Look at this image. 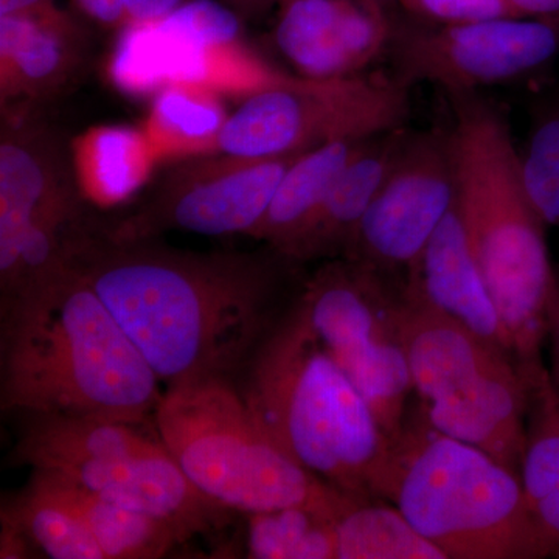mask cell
Segmentation results:
<instances>
[{"instance_id":"obj_1","label":"cell","mask_w":559,"mask_h":559,"mask_svg":"<svg viewBox=\"0 0 559 559\" xmlns=\"http://www.w3.org/2000/svg\"><path fill=\"white\" fill-rule=\"evenodd\" d=\"M72 264L102 297L162 384L235 381L290 307L294 261L194 252L87 230Z\"/></svg>"},{"instance_id":"obj_2","label":"cell","mask_w":559,"mask_h":559,"mask_svg":"<svg viewBox=\"0 0 559 559\" xmlns=\"http://www.w3.org/2000/svg\"><path fill=\"white\" fill-rule=\"evenodd\" d=\"M0 308L3 412L135 426L154 417L159 378L73 264Z\"/></svg>"},{"instance_id":"obj_3","label":"cell","mask_w":559,"mask_h":559,"mask_svg":"<svg viewBox=\"0 0 559 559\" xmlns=\"http://www.w3.org/2000/svg\"><path fill=\"white\" fill-rule=\"evenodd\" d=\"M457 205L474 255L524 369L540 366L558 275L547 224L530 200L520 150L498 110L476 92L450 94Z\"/></svg>"},{"instance_id":"obj_4","label":"cell","mask_w":559,"mask_h":559,"mask_svg":"<svg viewBox=\"0 0 559 559\" xmlns=\"http://www.w3.org/2000/svg\"><path fill=\"white\" fill-rule=\"evenodd\" d=\"M234 382L305 468L353 498L381 500L392 441L320 344L297 296Z\"/></svg>"},{"instance_id":"obj_5","label":"cell","mask_w":559,"mask_h":559,"mask_svg":"<svg viewBox=\"0 0 559 559\" xmlns=\"http://www.w3.org/2000/svg\"><path fill=\"white\" fill-rule=\"evenodd\" d=\"M381 500L393 503L447 559L555 558L520 473L440 432L418 406L392 443Z\"/></svg>"},{"instance_id":"obj_6","label":"cell","mask_w":559,"mask_h":559,"mask_svg":"<svg viewBox=\"0 0 559 559\" xmlns=\"http://www.w3.org/2000/svg\"><path fill=\"white\" fill-rule=\"evenodd\" d=\"M154 423L187 479L224 509L250 514L311 507L342 518L360 502L294 459L234 381L213 378L168 388Z\"/></svg>"},{"instance_id":"obj_7","label":"cell","mask_w":559,"mask_h":559,"mask_svg":"<svg viewBox=\"0 0 559 559\" xmlns=\"http://www.w3.org/2000/svg\"><path fill=\"white\" fill-rule=\"evenodd\" d=\"M401 331L412 389L430 425L520 473L530 403L520 362L455 320L404 296Z\"/></svg>"},{"instance_id":"obj_8","label":"cell","mask_w":559,"mask_h":559,"mask_svg":"<svg viewBox=\"0 0 559 559\" xmlns=\"http://www.w3.org/2000/svg\"><path fill=\"white\" fill-rule=\"evenodd\" d=\"M11 457L58 474L92 495L168 522L183 540L219 528L230 510L187 479L159 440L135 425L28 415Z\"/></svg>"},{"instance_id":"obj_9","label":"cell","mask_w":559,"mask_h":559,"mask_svg":"<svg viewBox=\"0 0 559 559\" xmlns=\"http://www.w3.org/2000/svg\"><path fill=\"white\" fill-rule=\"evenodd\" d=\"M401 299L399 286L345 259L326 260L297 294L320 344L355 382L392 443L404 428L414 393Z\"/></svg>"},{"instance_id":"obj_10","label":"cell","mask_w":559,"mask_h":559,"mask_svg":"<svg viewBox=\"0 0 559 559\" xmlns=\"http://www.w3.org/2000/svg\"><path fill=\"white\" fill-rule=\"evenodd\" d=\"M407 90L392 79L316 80L288 75L230 114L215 154L283 157L341 140H366L403 128Z\"/></svg>"},{"instance_id":"obj_11","label":"cell","mask_w":559,"mask_h":559,"mask_svg":"<svg viewBox=\"0 0 559 559\" xmlns=\"http://www.w3.org/2000/svg\"><path fill=\"white\" fill-rule=\"evenodd\" d=\"M393 81L409 91L432 83L448 94L509 83L559 53V20L500 17L465 24L393 21Z\"/></svg>"},{"instance_id":"obj_12","label":"cell","mask_w":559,"mask_h":559,"mask_svg":"<svg viewBox=\"0 0 559 559\" xmlns=\"http://www.w3.org/2000/svg\"><path fill=\"white\" fill-rule=\"evenodd\" d=\"M455 200L451 132L407 131L342 259L403 289Z\"/></svg>"},{"instance_id":"obj_13","label":"cell","mask_w":559,"mask_h":559,"mask_svg":"<svg viewBox=\"0 0 559 559\" xmlns=\"http://www.w3.org/2000/svg\"><path fill=\"white\" fill-rule=\"evenodd\" d=\"M300 154L260 159L221 153L193 157L170 171L146 204L106 234L116 240H148L170 230L252 237L280 180Z\"/></svg>"},{"instance_id":"obj_14","label":"cell","mask_w":559,"mask_h":559,"mask_svg":"<svg viewBox=\"0 0 559 559\" xmlns=\"http://www.w3.org/2000/svg\"><path fill=\"white\" fill-rule=\"evenodd\" d=\"M106 73L117 91L138 98L154 97L175 83L201 84L245 98L286 75L250 49L245 39L209 46L171 16L120 28Z\"/></svg>"},{"instance_id":"obj_15","label":"cell","mask_w":559,"mask_h":559,"mask_svg":"<svg viewBox=\"0 0 559 559\" xmlns=\"http://www.w3.org/2000/svg\"><path fill=\"white\" fill-rule=\"evenodd\" d=\"M0 142V245L40 221L81 223L83 194L72 156L44 124L32 119L31 106H2Z\"/></svg>"},{"instance_id":"obj_16","label":"cell","mask_w":559,"mask_h":559,"mask_svg":"<svg viewBox=\"0 0 559 559\" xmlns=\"http://www.w3.org/2000/svg\"><path fill=\"white\" fill-rule=\"evenodd\" d=\"M275 46L305 79L360 75L388 53L393 20L377 0H277Z\"/></svg>"},{"instance_id":"obj_17","label":"cell","mask_w":559,"mask_h":559,"mask_svg":"<svg viewBox=\"0 0 559 559\" xmlns=\"http://www.w3.org/2000/svg\"><path fill=\"white\" fill-rule=\"evenodd\" d=\"M76 16L57 2L0 14L2 106H31L53 97L79 76L87 32Z\"/></svg>"},{"instance_id":"obj_18","label":"cell","mask_w":559,"mask_h":559,"mask_svg":"<svg viewBox=\"0 0 559 559\" xmlns=\"http://www.w3.org/2000/svg\"><path fill=\"white\" fill-rule=\"evenodd\" d=\"M403 296L455 320L516 359L509 331L474 255L457 200L411 271Z\"/></svg>"},{"instance_id":"obj_19","label":"cell","mask_w":559,"mask_h":559,"mask_svg":"<svg viewBox=\"0 0 559 559\" xmlns=\"http://www.w3.org/2000/svg\"><path fill=\"white\" fill-rule=\"evenodd\" d=\"M406 132L400 128L366 140L337 178L310 227L290 250V261L299 264L342 259L389 175Z\"/></svg>"},{"instance_id":"obj_20","label":"cell","mask_w":559,"mask_h":559,"mask_svg":"<svg viewBox=\"0 0 559 559\" xmlns=\"http://www.w3.org/2000/svg\"><path fill=\"white\" fill-rule=\"evenodd\" d=\"M366 140H341L300 154L280 180L270 209L252 237L289 260L290 250Z\"/></svg>"},{"instance_id":"obj_21","label":"cell","mask_w":559,"mask_h":559,"mask_svg":"<svg viewBox=\"0 0 559 559\" xmlns=\"http://www.w3.org/2000/svg\"><path fill=\"white\" fill-rule=\"evenodd\" d=\"M73 173L84 200L100 207L131 200L160 164L143 128L103 124L70 146Z\"/></svg>"},{"instance_id":"obj_22","label":"cell","mask_w":559,"mask_h":559,"mask_svg":"<svg viewBox=\"0 0 559 559\" xmlns=\"http://www.w3.org/2000/svg\"><path fill=\"white\" fill-rule=\"evenodd\" d=\"M522 370L530 403L520 476L530 510L559 558V384L544 364Z\"/></svg>"},{"instance_id":"obj_23","label":"cell","mask_w":559,"mask_h":559,"mask_svg":"<svg viewBox=\"0 0 559 559\" xmlns=\"http://www.w3.org/2000/svg\"><path fill=\"white\" fill-rule=\"evenodd\" d=\"M32 479L75 511L105 559H156L186 543L168 522L109 502L58 474L33 469Z\"/></svg>"},{"instance_id":"obj_24","label":"cell","mask_w":559,"mask_h":559,"mask_svg":"<svg viewBox=\"0 0 559 559\" xmlns=\"http://www.w3.org/2000/svg\"><path fill=\"white\" fill-rule=\"evenodd\" d=\"M230 114L223 94L201 84L175 83L151 97L143 131L160 162L215 154Z\"/></svg>"},{"instance_id":"obj_25","label":"cell","mask_w":559,"mask_h":559,"mask_svg":"<svg viewBox=\"0 0 559 559\" xmlns=\"http://www.w3.org/2000/svg\"><path fill=\"white\" fill-rule=\"evenodd\" d=\"M2 522L21 532L49 558L105 559L79 514L32 477L20 496L3 506Z\"/></svg>"},{"instance_id":"obj_26","label":"cell","mask_w":559,"mask_h":559,"mask_svg":"<svg viewBox=\"0 0 559 559\" xmlns=\"http://www.w3.org/2000/svg\"><path fill=\"white\" fill-rule=\"evenodd\" d=\"M337 559H447L395 506L360 500L337 522Z\"/></svg>"},{"instance_id":"obj_27","label":"cell","mask_w":559,"mask_h":559,"mask_svg":"<svg viewBox=\"0 0 559 559\" xmlns=\"http://www.w3.org/2000/svg\"><path fill=\"white\" fill-rule=\"evenodd\" d=\"M341 518L311 509L285 507L248 514L249 558H337V522Z\"/></svg>"},{"instance_id":"obj_28","label":"cell","mask_w":559,"mask_h":559,"mask_svg":"<svg viewBox=\"0 0 559 559\" xmlns=\"http://www.w3.org/2000/svg\"><path fill=\"white\" fill-rule=\"evenodd\" d=\"M520 157L530 200L544 223L559 229V102L539 114Z\"/></svg>"},{"instance_id":"obj_29","label":"cell","mask_w":559,"mask_h":559,"mask_svg":"<svg viewBox=\"0 0 559 559\" xmlns=\"http://www.w3.org/2000/svg\"><path fill=\"white\" fill-rule=\"evenodd\" d=\"M191 0H70L80 17L119 32L131 24L165 20Z\"/></svg>"},{"instance_id":"obj_30","label":"cell","mask_w":559,"mask_h":559,"mask_svg":"<svg viewBox=\"0 0 559 559\" xmlns=\"http://www.w3.org/2000/svg\"><path fill=\"white\" fill-rule=\"evenodd\" d=\"M415 20L433 24H465L516 17L506 0H399Z\"/></svg>"},{"instance_id":"obj_31","label":"cell","mask_w":559,"mask_h":559,"mask_svg":"<svg viewBox=\"0 0 559 559\" xmlns=\"http://www.w3.org/2000/svg\"><path fill=\"white\" fill-rule=\"evenodd\" d=\"M516 17L559 20V0H506Z\"/></svg>"},{"instance_id":"obj_32","label":"cell","mask_w":559,"mask_h":559,"mask_svg":"<svg viewBox=\"0 0 559 559\" xmlns=\"http://www.w3.org/2000/svg\"><path fill=\"white\" fill-rule=\"evenodd\" d=\"M547 340L550 341L551 356H554V371L551 373H559V277L550 301Z\"/></svg>"},{"instance_id":"obj_33","label":"cell","mask_w":559,"mask_h":559,"mask_svg":"<svg viewBox=\"0 0 559 559\" xmlns=\"http://www.w3.org/2000/svg\"><path fill=\"white\" fill-rule=\"evenodd\" d=\"M224 5L229 7L234 10L238 16H257V14L263 13L264 10L270 9L272 3L277 0H223Z\"/></svg>"},{"instance_id":"obj_34","label":"cell","mask_w":559,"mask_h":559,"mask_svg":"<svg viewBox=\"0 0 559 559\" xmlns=\"http://www.w3.org/2000/svg\"><path fill=\"white\" fill-rule=\"evenodd\" d=\"M50 2H57V0H0V14L17 13V11L35 9Z\"/></svg>"},{"instance_id":"obj_35","label":"cell","mask_w":559,"mask_h":559,"mask_svg":"<svg viewBox=\"0 0 559 559\" xmlns=\"http://www.w3.org/2000/svg\"><path fill=\"white\" fill-rule=\"evenodd\" d=\"M551 377H554L555 381H557L559 384V373H551Z\"/></svg>"},{"instance_id":"obj_36","label":"cell","mask_w":559,"mask_h":559,"mask_svg":"<svg viewBox=\"0 0 559 559\" xmlns=\"http://www.w3.org/2000/svg\"><path fill=\"white\" fill-rule=\"evenodd\" d=\"M377 2H381L382 3V2H385V0H377Z\"/></svg>"}]
</instances>
